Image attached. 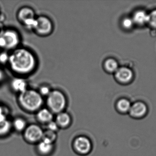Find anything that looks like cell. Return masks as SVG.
Returning <instances> with one entry per match:
<instances>
[{
    "instance_id": "7c38bea8",
    "label": "cell",
    "mask_w": 156,
    "mask_h": 156,
    "mask_svg": "<svg viewBox=\"0 0 156 156\" xmlns=\"http://www.w3.org/2000/svg\"><path fill=\"white\" fill-rule=\"evenodd\" d=\"M28 86L27 81L22 77H17L12 82L11 86L12 89L19 94L28 89Z\"/></svg>"
},
{
    "instance_id": "ac0fdd59",
    "label": "cell",
    "mask_w": 156,
    "mask_h": 156,
    "mask_svg": "<svg viewBox=\"0 0 156 156\" xmlns=\"http://www.w3.org/2000/svg\"><path fill=\"white\" fill-rule=\"evenodd\" d=\"M12 126L18 131H24L27 127L26 121L22 118H17L14 119Z\"/></svg>"
},
{
    "instance_id": "d6986e66",
    "label": "cell",
    "mask_w": 156,
    "mask_h": 156,
    "mask_svg": "<svg viewBox=\"0 0 156 156\" xmlns=\"http://www.w3.org/2000/svg\"><path fill=\"white\" fill-rule=\"evenodd\" d=\"M57 137L56 132L47 129L44 131L42 140L53 143Z\"/></svg>"
},
{
    "instance_id": "cb8c5ba5",
    "label": "cell",
    "mask_w": 156,
    "mask_h": 156,
    "mask_svg": "<svg viewBox=\"0 0 156 156\" xmlns=\"http://www.w3.org/2000/svg\"><path fill=\"white\" fill-rule=\"evenodd\" d=\"M134 23L132 19H130V18H126L123 20L122 24L125 28L129 29L133 26Z\"/></svg>"
},
{
    "instance_id": "30bf717a",
    "label": "cell",
    "mask_w": 156,
    "mask_h": 156,
    "mask_svg": "<svg viewBox=\"0 0 156 156\" xmlns=\"http://www.w3.org/2000/svg\"><path fill=\"white\" fill-rule=\"evenodd\" d=\"M133 76L132 71L126 67L119 68L116 72V77L120 82H129L131 80Z\"/></svg>"
},
{
    "instance_id": "484cf974",
    "label": "cell",
    "mask_w": 156,
    "mask_h": 156,
    "mask_svg": "<svg viewBox=\"0 0 156 156\" xmlns=\"http://www.w3.org/2000/svg\"><path fill=\"white\" fill-rule=\"evenodd\" d=\"M4 77V74L1 69H0V81H1Z\"/></svg>"
},
{
    "instance_id": "277c9868",
    "label": "cell",
    "mask_w": 156,
    "mask_h": 156,
    "mask_svg": "<svg viewBox=\"0 0 156 156\" xmlns=\"http://www.w3.org/2000/svg\"><path fill=\"white\" fill-rule=\"evenodd\" d=\"M20 34L14 29H7L0 34V47L13 50L19 47L20 43Z\"/></svg>"
},
{
    "instance_id": "5b68a950",
    "label": "cell",
    "mask_w": 156,
    "mask_h": 156,
    "mask_svg": "<svg viewBox=\"0 0 156 156\" xmlns=\"http://www.w3.org/2000/svg\"><path fill=\"white\" fill-rule=\"evenodd\" d=\"M36 24L34 29L35 32L40 36L50 35L54 29L53 23L51 19L44 15L36 17Z\"/></svg>"
},
{
    "instance_id": "7a4b0ae2",
    "label": "cell",
    "mask_w": 156,
    "mask_h": 156,
    "mask_svg": "<svg viewBox=\"0 0 156 156\" xmlns=\"http://www.w3.org/2000/svg\"><path fill=\"white\" fill-rule=\"evenodd\" d=\"M18 101L23 109L30 112L40 110L44 103L43 96L38 91L30 88L19 94Z\"/></svg>"
},
{
    "instance_id": "7402d4cb",
    "label": "cell",
    "mask_w": 156,
    "mask_h": 156,
    "mask_svg": "<svg viewBox=\"0 0 156 156\" xmlns=\"http://www.w3.org/2000/svg\"><path fill=\"white\" fill-rule=\"evenodd\" d=\"M148 23L151 26L156 27V10L153 11L149 15Z\"/></svg>"
},
{
    "instance_id": "e0dca14e",
    "label": "cell",
    "mask_w": 156,
    "mask_h": 156,
    "mask_svg": "<svg viewBox=\"0 0 156 156\" xmlns=\"http://www.w3.org/2000/svg\"><path fill=\"white\" fill-rule=\"evenodd\" d=\"M12 125L11 123L7 119L0 121V136H5L9 132Z\"/></svg>"
},
{
    "instance_id": "8992f818",
    "label": "cell",
    "mask_w": 156,
    "mask_h": 156,
    "mask_svg": "<svg viewBox=\"0 0 156 156\" xmlns=\"http://www.w3.org/2000/svg\"><path fill=\"white\" fill-rule=\"evenodd\" d=\"M23 131L24 138L30 143H37L42 140L44 131L38 125L35 124L30 125Z\"/></svg>"
},
{
    "instance_id": "52a82bcc",
    "label": "cell",
    "mask_w": 156,
    "mask_h": 156,
    "mask_svg": "<svg viewBox=\"0 0 156 156\" xmlns=\"http://www.w3.org/2000/svg\"><path fill=\"white\" fill-rule=\"evenodd\" d=\"M73 147L75 150L79 154L87 155L92 150V143L87 137L79 136L75 139Z\"/></svg>"
},
{
    "instance_id": "6da1fadb",
    "label": "cell",
    "mask_w": 156,
    "mask_h": 156,
    "mask_svg": "<svg viewBox=\"0 0 156 156\" xmlns=\"http://www.w3.org/2000/svg\"><path fill=\"white\" fill-rule=\"evenodd\" d=\"M10 68L15 74L26 76L33 73L37 66V60L33 52L25 47H18L9 55Z\"/></svg>"
},
{
    "instance_id": "9c48e42d",
    "label": "cell",
    "mask_w": 156,
    "mask_h": 156,
    "mask_svg": "<svg viewBox=\"0 0 156 156\" xmlns=\"http://www.w3.org/2000/svg\"><path fill=\"white\" fill-rule=\"evenodd\" d=\"M36 18L34 10L29 7L20 8L17 13V19L23 24L28 20Z\"/></svg>"
},
{
    "instance_id": "ba28073f",
    "label": "cell",
    "mask_w": 156,
    "mask_h": 156,
    "mask_svg": "<svg viewBox=\"0 0 156 156\" xmlns=\"http://www.w3.org/2000/svg\"><path fill=\"white\" fill-rule=\"evenodd\" d=\"M148 112L147 105L142 102H137L131 105L129 114L135 119H141L145 117Z\"/></svg>"
},
{
    "instance_id": "8fae6325",
    "label": "cell",
    "mask_w": 156,
    "mask_h": 156,
    "mask_svg": "<svg viewBox=\"0 0 156 156\" xmlns=\"http://www.w3.org/2000/svg\"><path fill=\"white\" fill-rule=\"evenodd\" d=\"M37 118L40 122L48 124L53 120V113L48 108H41L38 111Z\"/></svg>"
},
{
    "instance_id": "ffe728a7",
    "label": "cell",
    "mask_w": 156,
    "mask_h": 156,
    "mask_svg": "<svg viewBox=\"0 0 156 156\" xmlns=\"http://www.w3.org/2000/svg\"><path fill=\"white\" fill-rule=\"evenodd\" d=\"M105 67L108 71L110 72H116L118 69V65L115 60L110 59L105 62Z\"/></svg>"
},
{
    "instance_id": "603a6c76",
    "label": "cell",
    "mask_w": 156,
    "mask_h": 156,
    "mask_svg": "<svg viewBox=\"0 0 156 156\" xmlns=\"http://www.w3.org/2000/svg\"><path fill=\"white\" fill-rule=\"evenodd\" d=\"M47 126H48V129L51 130L54 132H57L59 129V126L57 125V123L55 121H51L50 123L47 124Z\"/></svg>"
},
{
    "instance_id": "5bb4252c",
    "label": "cell",
    "mask_w": 156,
    "mask_h": 156,
    "mask_svg": "<svg viewBox=\"0 0 156 156\" xmlns=\"http://www.w3.org/2000/svg\"><path fill=\"white\" fill-rule=\"evenodd\" d=\"M53 143L47 142L42 140L38 143L37 149L41 154L44 155H48L52 151Z\"/></svg>"
},
{
    "instance_id": "9a60e30c",
    "label": "cell",
    "mask_w": 156,
    "mask_h": 156,
    "mask_svg": "<svg viewBox=\"0 0 156 156\" xmlns=\"http://www.w3.org/2000/svg\"><path fill=\"white\" fill-rule=\"evenodd\" d=\"M131 106V104L128 100L125 98H122L118 101L116 107L119 113L125 115L129 113Z\"/></svg>"
},
{
    "instance_id": "44dd1931",
    "label": "cell",
    "mask_w": 156,
    "mask_h": 156,
    "mask_svg": "<svg viewBox=\"0 0 156 156\" xmlns=\"http://www.w3.org/2000/svg\"><path fill=\"white\" fill-rule=\"evenodd\" d=\"M51 90L50 86L47 85H43L40 87L38 92L42 96L47 97L51 93Z\"/></svg>"
},
{
    "instance_id": "2e32d148",
    "label": "cell",
    "mask_w": 156,
    "mask_h": 156,
    "mask_svg": "<svg viewBox=\"0 0 156 156\" xmlns=\"http://www.w3.org/2000/svg\"><path fill=\"white\" fill-rule=\"evenodd\" d=\"M133 21L139 24H143L148 22L149 15L143 11L136 12L133 16Z\"/></svg>"
},
{
    "instance_id": "3957f363",
    "label": "cell",
    "mask_w": 156,
    "mask_h": 156,
    "mask_svg": "<svg viewBox=\"0 0 156 156\" xmlns=\"http://www.w3.org/2000/svg\"><path fill=\"white\" fill-rule=\"evenodd\" d=\"M46 104L48 109L53 113L59 114L63 112L67 105V99L65 94L58 89L52 90L47 96Z\"/></svg>"
},
{
    "instance_id": "d4e9b609",
    "label": "cell",
    "mask_w": 156,
    "mask_h": 156,
    "mask_svg": "<svg viewBox=\"0 0 156 156\" xmlns=\"http://www.w3.org/2000/svg\"><path fill=\"white\" fill-rule=\"evenodd\" d=\"M9 55L6 53H3L0 55V61L2 62H6L9 61Z\"/></svg>"
},
{
    "instance_id": "4fadbf2b",
    "label": "cell",
    "mask_w": 156,
    "mask_h": 156,
    "mask_svg": "<svg viewBox=\"0 0 156 156\" xmlns=\"http://www.w3.org/2000/svg\"><path fill=\"white\" fill-rule=\"evenodd\" d=\"M55 122L59 128H66L71 124L72 122L71 116L68 113L62 112L57 114L55 119Z\"/></svg>"
}]
</instances>
